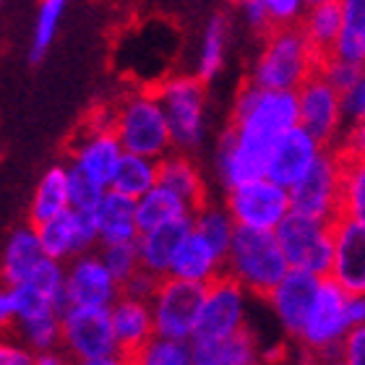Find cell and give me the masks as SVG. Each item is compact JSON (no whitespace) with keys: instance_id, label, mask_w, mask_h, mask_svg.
Segmentation results:
<instances>
[{"instance_id":"obj_1","label":"cell","mask_w":365,"mask_h":365,"mask_svg":"<svg viewBox=\"0 0 365 365\" xmlns=\"http://www.w3.org/2000/svg\"><path fill=\"white\" fill-rule=\"evenodd\" d=\"M113 130L123 152L133 157L160 162L175 152L165 110L146 86L123 94V99L115 105Z\"/></svg>"},{"instance_id":"obj_2","label":"cell","mask_w":365,"mask_h":365,"mask_svg":"<svg viewBox=\"0 0 365 365\" xmlns=\"http://www.w3.org/2000/svg\"><path fill=\"white\" fill-rule=\"evenodd\" d=\"M316 73V61L300 24L277 26L261 39V53L248 81L267 91H297Z\"/></svg>"},{"instance_id":"obj_3","label":"cell","mask_w":365,"mask_h":365,"mask_svg":"<svg viewBox=\"0 0 365 365\" xmlns=\"http://www.w3.org/2000/svg\"><path fill=\"white\" fill-rule=\"evenodd\" d=\"M287 272L289 264L274 232L235 227L225 259V274H230L245 292L267 300L277 284L287 277Z\"/></svg>"},{"instance_id":"obj_4","label":"cell","mask_w":365,"mask_h":365,"mask_svg":"<svg viewBox=\"0 0 365 365\" xmlns=\"http://www.w3.org/2000/svg\"><path fill=\"white\" fill-rule=\"evenodd\" d=\"M152 94L165 110L175 152H196L206 133V86L196 76L173 73L152 86Z\"/></svg>"},{"instance_id":"obj_5","label":"cell","mask_w":365,"mask_h":365,"mask_svg":"<svg viewBox=\"0 0 365 365\" xmlns=\"http://www.w3.org/2000/svg\"><path fill=\"white\" fill-rule=\"evenodd\" d=\"M289 269L308 272L319 279H327L334 264V227L329 222L308 220L289 212L282 225L274 230Z\"/></svg>"},{"instance_id":"obj_6","label":"cell","mask_w":365,"mask_h":365,"mask_svg":"<svg viewBox=\"0 0 365 365\" xmlns=\"http://www.w3.org/2000/svg\"><path fill=\"white\" fill-rule=\"evenodd\" d=\"M206 287L193 282H180L165 277L157 289L152 305L154 331L160 339L170 342H193L198 316L204 308Z\"/></svg>"},{"instance_id":"obj_7","label":"cell","mask_w":365,"mask_h":365,"mask_svg":"<svg viewBox=\"0 0 365 365\" xmlns=\"http://www.w3.org/2000/svg\"><path fill=\"white\" fill-rule=\"evenodd\" d=\"M225 209L235 227L274 232L289 214V190L269 178L251 180L225 193Z\"/></svg>"},{"instance_id":"obj_8","label":"cell","mask_w":365,"mask_h":365,"mask_svg":"<svg viewBox=\"0 0 365 365\" xmlns=\"http://www.w3.org/2000/svg\"><path fill=\"white\" fill-rule=\"evenodd\" d=\"M63 350L76 363L102 360L120 355L115 342V329L110 308H78L71 305L61 316Z\"/></svg>"},{"instance_id":"obj_9","label":"cell","mask_w":365,"mask_h":365,"mask_svg":"<svg viewBox=\"0 0 365 365\" xmlns=\"http://www.w3.org/2000/svg\"><path fill=\"white\" fill-rule=\"evenodd\" d=\"M289 212L329 225L339 220V170L331 149H324L311 173L289 188Z\"/></svg>"},{"instance_id":"obj_10","label":"cell","mask_w":365,"mask_h":365,"mask_svg":"<svg viewBox=\"0 0 365 365\" xmlns=\"http://www.w3.org/2000/svg\"><path fill=\"white\" fill-rule=\"evenodd\" d=\"M297 94V113L300 120L297 125L311 133L316 141L321 144V149H331L339 141V130H342V94L329 84L321 73H313L305 81Z\"/></svg>"},{"instance_id":"obj_11","label":"cell","mask_w":365,"mask_h":365,"mask_svg":"<svg viewBox=\"0 0 365 365\" xmlns=\"http://www.w3.org/2000/svg\"><path fill=\"white\" fill-rule=\"evenodd\" d=\"M350 334L347 324V292L334 279H321L319 295L305 319V327L297 336L303 350H334L342 347L344 336Z\"/></svg>"},{"instance_id":"obj_12","label":"cell","mask_w":365,"mask_h":365,"mask_svg":"<svg viewBox=\"0 0 365 365\" xmlns=\"http://www.w3.org/2000/svg\"><path fill=\"white\" fill-rule=\"evenodd\" d=\"M245 329V289L230 274H222L206 287V300L198 316L193 342L227 339Z\"/></svg>"},{"instance_id":"obj_13","label":"cell","mask_w":365,"mask_h":365,"mask_svg":"<svg viewBox=\"0 0 365 365\" xmlns=\"http://www.w3.org/2000/svg\"><path fill=\"white\" fill-rule=\"evenodd\" d=\"M34 230H37L45 256L50 261H58V264H71L78 256L91 253L94 245H99L94 214L66 212L58 220L47 222V225Z\"/></svg>"},{"instance_id":"obj_14","label":"cell","mask_w":365,"mask_h":365,"mask_svg":"<svg viewBox=\"0 0 365 365\" xmlns=\"http://www.w3.org/2000/svg\"><path fill=\"white\" fill-rule=\"evenodd\" d=\"M120 297L118 282L110 277L99 253L78 256L66 264V303L78 308H113Z\"/></svg>"},{"instance_id":"obj_15","label":"cell","mask_w":365,"mask_h":365,"mask_svg":"<svg viewBox=\"0 0 365 365\" xmlns=\"http://www.w3.org/2000/svg\"><path fill=\"white\" fill-rule=\"evenodd\" d=\"M321 144L311 133H305L300 125L292 130H287L284 136L277 141V146L272 149V157H269V170L267 178L282 188H292L303 180L311 168L316 165V160L321 157Z\"/></svg>"},{"instance_id":"obj_16","label":"cell","mask_w":365,"mask_h":365,"mask_svg":"<svg viewBox=\"0 0 365 365\" xmlns=\"http://www.w3.org/2000/svg\"><path fill=\"white\" fill-rule=\"evenodd\" d=\"M334 227V264L329 279H334L347 295H365V225L339 220Z\"/></svg>"},{"instance_id":"obj_17","label":"cell","mask_w":365,"mask_h":365,"mask_svg":"<svg viewBox=\"0 0 365 365\" xmlns=\"http://www.w3.org/2000/svg\"><path fill=\"white\" fill-rule=\"evenodd\" d=\"M321 279L308 272H297L289 269L287 277L277 284L272 295L267 297L272 311L277 313V319L282 321V327L287 329V334L297 339L305 327V319L313 308V300L319 295Z\"/></svg>"},{"instance_id":"obj_18","label":"cell","mask_w":365,"mask_h":365,"mask_svg":"<svg viewBox=\"0 0 365 365\" xmlns=\"http://www.w3.org/2000/svg\"><path fill=\"white\" fill-rule=\"evenodd\" d=\"M123 154L125 152H123L115 130H99V128H89V125H81L78 141L71 149V165L84 170L89 178L102 182L105 188H110Z\"/></svg>"},{"instance_id":"obj_19","label":"cell","mask_w":365,"mask_h":365,"mask_svg":"<svg viewBox=\"0 0 365 365\" xmlns=\"http://www.w3.org/2000/svg\"><path fill=\"white\" fill-rule=\"evenodd\" d=\"M222 274H225V256L204 235H198L196 230H190V235L182 240L168 277L170 279L193 282V284L209 287L214 279H220Z\"/></svg>"},{"instance_id":"obj_20","label":"cell","mask_w":365,"mask_h":365,"mask_svg":"<svg viewBox=\"0 0 365 365\" xmlns=\"http://www.w3.org/2000/svg\"><path fill=\"white\" fill-rule=\"evenodd\" d=\"M115 329V342L118 352L123 358H133L141 352L146 344L152 342L157 331H154V316L152 305L141 303V300H130V297H118V303L110 308Z\"/></svg>"},{"instance_id":"obj_21","label":"cell","mask_w":365,"mask_h":365,"mask_svg":"<svg viewBox=\"0 0 365 365\" xmlns=\"http://www.w3.org/2000/svg\"><path fill=\"white\" fill-rule=\"evenodd\" d=\"M300 29H303L308 47L316 61V71L327 61L334 58V47L342 31V3L336 0H319L305 6V14L300 19Z\"/></svg>"},{"instance_id":"obj_22","label":"cell","mask_w":365,"mask_h":365,"mask_svg":"<svg viewBox=\"0 0 365 365\" xmlns=\"http://www.w3.org/2000/svg\"><path fill=\"white\" fill-rule=\"evenodd\" d=\"M193 230V217L188 220H178L162 227H154L149 232H141L136 240L138 256H141V269L157 274V277H168L178 251H180L182 240L190 235Z\"/></svg>"},{"instance_id":"obj_23","label":"cell","mask_w":365,"mask_h":365,"mask_svg":"<svg viewBox=\"0 0 365 365\" xmlns=\"http://www.w3.org/2000/svg\"><path fill=\"white\" fill-rule=\"evenodd\" d=\"M331 152L339 170V220L365 225V157L342 141H336Z\"/></svg>"},{"instance_id":"obj_24","label":"cell","mask_w":365,"mask_h":365,"mask_svg":"<svg viewBox=\"0 0 365 365\" xmlns=\"http://www.w3.org/2000/svg\"><path fill=\"white\" fill-rule=\"evenodd\" d=\"M45 259L47 256L42 251L37 230L31 227V225L14 230L11 237H8L6 253H3V267H0L6 287H19V284L31 282V277L45 264Z\"/></svg>"},{"instance_id":"obj_25","label":"cell","mask_w":365,"mask_h":365,"mask_svg":"<svg viewBox=\"0 0 365 365\" xmlns=\"http://www.w3.org/2000/svg\"><path fill=\"white\" fill-rule=\"evenodd\" d=\"M157 170H160L162 188H168L175 196H180L190 206V212H196V209H201L204 204L212 201L204 175H201V170H198V165L193 162L190 154H182V152L168 154L165 160L157 162Z\"/></svg>"},{"instance_id":"obj_26","label":"cell","mask_w":365,"mask_h":365,"mask_svg":"<svg viewBox=\"0 0 365 365\" xmlns=\"http://www.w3.org/2000/svg\"><path fill=\"white\" fill-rule=\"evenodd\" d=\"M99 232V245H118V243H136L138 225H136V201L107 190L99 209L94 212Z\"/></svg>"},{"instance_id":"obj_27","label":"cell","mask_w":365,"mask_h":365,"mask_svg":"<svg viewBox=\"0 0 365 365\" xmlns=\"http://www.w3.org/2000/svg\"><path fill=\"white\" fill-rule=\"evenodd\" d=\"M193 365H261L256 334L245 327L235 336L214 342H190Z\"/></svg>"},{"instance_id":"obj_28","label":"cell","mask_w":365,"mask_h":365,"mask_svg":"<svg viewBox=\"0 0 365 365\" xmlns=\"http://www.w3.org/2000/svg\"><path fill=\"white\" fill-rule=\"evenodd\" d=\"M66 212H71L68 198V165H53L45 175L39 178L34 198L29 206V225L42 227L47 222L58 220Z\"/></svg>"},{"instance_id":"obj_29","label":"cell","mask_w":365,"mask_h":365,"mask_svg":"<svg viewBox=\"0 0 365 365\" xmlns=\"http://www.w3.org/2000/svg\"><path fill=\"white\" fill-rule=\"evenodd\" d=\"M230 39V14L217 11L209 16V21L201 34V47H198V61H196V73L193 76L201 84H209L212 78L220 76L222 66H225V50H227Z\"/></svg>"},{"instance_id":"obj_30","label":"cell","mask_w":365,"mask_h":365,"mask_svg":"<svg viewBox=\"0 0 365 365\" xmlns=\"http://www.w3.org/2000/svg\"><path fill=\"white\" fill-rule=\"evenodd\" d=\"M193 217L190 206L182 201L180 196H175L173 190L162 188H152L144 198L136 201V225H138V235L141 232H149L154 227H162V225H170V222L178 220H188Z\"/></svg>"},{"instance_id":"obj_31","label":"cell","mask_w":365,"mask_h":365,"mask_svg":"<svg viewBox=\"0 0 365 365\" xmlns=\"http://www.w3.org/2000/svg\"><path fill=\"white\" fill-rule=\"evenodd\" d=\"M157 185H160L157 162L144 160V157H133V154H123L120 165H118L113 175V182H110V190L130 198V201H138V198H144Z\"/></svg>"},{"instance_id":"obj_32","label":"cell","mask_w":365,"mask_h":365,"mask_svg":"<svg viewBox=\"0 0 365 365\" xmlns=\"http://www.w3.org/2000/svg\"><path fill=\"white\" fill-rule=\"evenodd\" d=\"M334 58L365 66V0L342 3V31L336 39Z\"/></svg>"},{"instance_id":"obj_33","label":"cell","mask_w":365,"mask_h":365,"mask_svg":"<svg viewBox=\"0 0 365 365\" xmlns=\"http://www.w3.org/2000/svg\"><path fill=\"white\" fill-rule=\"evenodd\" d=\"M193 230H196L198 235H204L227 259L230 243H232V235H235V222L227 214L225 204L209 201L201 209H196L193 212Z\"/></svg>"},{"instance_id":"obj_34","label":"cell","mask_w":365,"mask_h":365,"mask_svg":"<svg viewBox=\"0 0 365 365\" xmlns=\"http://www.w3.org/2000/svg\"><path fill=\"white\" fill-rule=\"evenodd\" d=\"M14 334H16V339H19L29 352H34V355H39V352H53V350H58V344L63 342L61 316H58V313H50V316H42V319L16 324Z\"/></svg>"},{"instance_id":"obj_35","label":"cell","mask_w":365,"mask_h":365,"mask_svg":"<svg viewBox=\"0 0 365 365\" xmlns=\"http://www.w3.org/2000/svg\"><path fill=\"white\" fill-rule=\"evenodd\" d=\"M66 14V3L63 0H45L37 11V21H34V34H31V63H39L47 55L53 45L61 19Z\"/></svg>"},{"instance_id":"obj_36","label":"cell","mask_w":365,"mask_h":365,"mask_svg":"<svg viewBox=\"0 0 365 365\" xmlns=\"http://www.w3.org/2000/svg\"><path fill=\"white\" fill-rule=\"evenodd\" d=\"M107 190L102 182L89 178L84 170L73 168L68 162V198H71V212L78 214H94L102 204V198L107 196Z\"/></svg>"},{"instance_id":"obj_37","label":"cell","mask_w":365,"mask_h":365,"mask_svg":"<svg viewBox=\"0 0 365 365\" xmlns=\"http://www.w3.org/2000/svg\"><path fill=\"white\" fill-rule=\"evenodd\" d=\"M128 365H193L190 342H170L154 336L144 350L128 358Z\"/></svg>"},{"instance_id":"obj_38","label":"cell","mask_w":365,"mask_h":365,"mask_svg":"<svg viewBox=\"0 0 365 365\" xmlns=\"http://www.w3.org/2000/svg\"><path fill=\"white\" fill-rule=\"evenodd\" d=\"M99 259L107 267L110 277L118 282V287L123 289L125 282L133 279V274L141 272V256H138L136 243H118V245H102Z\"/></svg>"},{"instance_id":"obj_39","label":"cell","mask_w":365,"mask_h":365,"mask_svg":"<svg viewBox=\"0 0 365 365\" xmlns=\"http://www.w3.org/2000/svg\"><path fill=\"white\" fill-rule=\"evenodd\" d=\"M14 292V303H16V324H24V321H34L42 319V316H50V313H58L55 305L47 300L37 287L31 284H19V287H11ZM61 316V313H58Z\"/></svg>"},{"instance_id":"obj_40","label":"cell","mask_w":365,"mask_h":365,"mask_svg":"<svg viewBox=\"0 0 365 365\" xmlns=\"http://www.w3.org/2000/svg\"><path fill=\"white\" fill-rule=\"evenodd\" d=\"M365 66H355V63H347V61H339V58H331V61H327L324 66H321L316 73H321V76L327 78L329 84L334 86L339 94H347V91L352 89V86L358 84V78L363 76Z\"/></svg>"},{"instance_id":"obj_41","label":"cell","mask_w":365,"mask_h":365,"mask_svg":"<svg viewBox=\"0 0 365 365\" xmlns=\"http://www.w3.org/2000/svg\"><path fill=\"white\" fill-rule=\"evenodd\" d=\"M160 284H162V277L141 269V272L133 274V279L123 284L120 295L130 297V300H141V303H152L154 295H157V289H160Z\"/></svg>"},{"instance_id":"obj_42","label":"cell","mask_w":365,"mask_h":365,"mask_svg":"<svg viewBox=\"0 0 365 365\" xmlns=\"http://www.w3.org/2000/svg\"><path fill=\"white\" fill-rule=\"evenodd\" d=\"M240 8H243V16H245V21H248V26L259 34V39H267L269 34L277 29L272 24V16H269L267 0H248V3H243Z\"/></svg>"},{"instance_id":"obj_43","label":"cell","mask_w":365,"mask_h":365,"mask_svg":"<svg viewBox=\"0 0 365 365\" xmlns=\"http://www.w3.org/2000/svg\"><path fill=\"white\" fill-rule=\"evenodd\" d=\"M34 352H29L14 331H0V365H31Z\"/></svg>"},{"instance_id":"obj_44","label":"cell","mask_w":365,"mask_h":365,"mask_svg":"<svg viewBox=\"0 0 365 365\" xmlns=\"http://www.w3.org/2000/svg\"><path fill=\"white\" fill-rule=\"evenodd\" d=\"M342 113L344 118H350V125L365 120V71L363 76L358 78V84L342 97Z\"/></svg>"},{"instance_id":"obj_45","label":"cell","mask_w":365,"mask_h":365,"mask_svg":"<svg viewBox=\"0 0 365 365\" xmlns=\"http://www.w3.org/2000/svg\"><path fill=\"white\" fill-rule=\"evenodd\" d=\"M344 365H365V327L350 329V334L342 342Z\"/></svg>"},{"instance_id":"obj_46","label":"cell","mask_w":365,"mask_h":365,"mask_svg":"<svg viewBox=\"0 0 365 365\" xmlns=\"http://www.w3.org/2000/svg\"><path fill=\"white\" fill-rule=\"evenodd\" d=\"M300 365H344L342 358V347H334V350H303L300 347Z\"/></svg>"},{"instance_id":"obj_47","label":"cell","mask_w":365,"mask_h":365,"mask_svg":"<svg viewBox=\"0 0 365 365\" xmlns=\"http://www.w3.org/2000/svg\"><path fill=\"white\" fill-rule=\"evenodd\" d=\"M16 327V303L11 287L0 289V331H14Z\"/></svg>"},{"instance_id":"obj_48","label":"cell","mask_w":365,"mask_h":365,"mask_svg":"<svg viewBox=\"0 0 365 365\" xmlns=\"http://www.w3.org/2000/svg\"><path fill=\"white\" fill-rule=\"evenodd\" d=\"M339 141H342L344 146H350L352 152H358V154H363V157H365V120L352 123L350 128L342 133V138H339Z\"/></svg>"},{"instance_id":"obj_49","label":"cell","mask_w":365,"mask_h":365,"mask_svg":"<svg viewBox=\"0 0 365 365\" xmlns=\"http://www.w3.org/2000/svg\"><path fill=\"white\" fill-rule=\"evenodd\" d=\"M347 324L350 329L365 327V295H347Z\"/></svg>"},{"instance_id":"obj_50","label":"cell","mask_w":365,"mask_h":365,"mask_svg":"<svg viewBox=\"0 0 365 365\" xmlns=\"http://www.w3.org/2000/svg\"><path fill=\"white\" fill-rule=\"evenodd\" d=\"M31 365H76V360L71 358L66 350H53V352H39L34 355Z\"/></svg>"},{"instance_id":"obj_51","label":"cell","mask_w":365,"mask_h":365,"mask_svg":"<svg viewBox=\"0 0 365 365\" xmlns=\"http://www.w3.org/2000/svg\"><path fill=\"white\" fill-rule=\"evenodd\" d=\"M76 365H128V358H123V355H113V358L89 360V363H76Z\"/></svg>"}]
</instances>
